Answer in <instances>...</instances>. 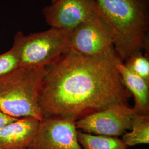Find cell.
I'll return each instance as SVG.
<instances>
[{"label":"cell","mask_w":149,"mask_h":149,"mask_svg":"<svg viewBox=\"0 0 149 149\" xmlns=\"http://www.w3.org/2000/svg\"><path fill=\"white\" fill-rule=\"evenodd\" d=\"M116 52L88 57L68 49L45 67L39 105L43 119L77 120L118 103H126L130 93L117 68Z\"/></svg>","instance_id":"6da1fadb"},{"label":"cell","mask_w":149,"mask_h":149,"mask_svg":"<svg viewBox=\"0 0 149 149\" xmlns=\"http://www.w3.org/2000/svg\"><path fill=\"white\" fill-rule=\"evenodd\" d=\"M113 34L114 48L123 62L133 54L149 52V0H96Z\"/></svg>","instance_id":"7a4b0ae2"},{"label":"cell","mask_w":149,"mask_h":149,"mask_svg":"<svg viewBox=\"0 0 149 149\" xmlns=\"http://www.w3.org/2000/svg\"><path fill=\"white\" fill-rule=\"evenodd\" d=\"M45 67L18 68L0 76V112L15 118L43 120L39 105Z\"/></svg>","instance_id":"3957f363"},{"label":"cell","mask_w":149,"mask_h":149,"mask_svg":"<svg viewBox=\"0 0 149 149\" xmlns=\"http://www.w3.org/2000/svg\"><path fill=\"white\" fill-rule=\"evenodd\" d=\"M71 32L50 27L47 31L14 36L11 48L17 56L19 68L46 67L69 49Z\"/></svg>","instance_id":"277c9868"},{"label":"cell","mask_w":149,"mask_h":149,"mask_svg":"<svg viewBox=\"0 0 149 149\" xmlns=\"http://www.w3.org/2000/svg\"><path fill=\"white\" fill-rule=\"evenodd\" d=\"M69 49L88 57L104 56L116 52L112 31L98 8L71 32Z\"/></svg>","instance_id":"5b68a950"},{"label":"cell","mask_w":149,"mask_h":149,"mask_svg":"<svg viewBox=\"0 0 149 149\" xmlns=\"http://www.w3.org/2000/svg\"><path fill=\"white\" fill-rule=\"evenodd\" d=\"M135 113L126 103H118L76 120V127L86 133L117 137L131 129Z\"/></svg>","instance_id":"8992f818"},{"label":"cell","mask_w":149,"mask_h":149,"mask_svg":"<svg viewBox=\"0 0 149 149\" xmlns=\"http://www.w3.org/2000/svg\"><path fill=\"white\" fill-rule=\"evenodd\" d=\"M76 119L48 117L40 122L28 149H83L77 136Z\"/></svg>","instance_id":"52a82bcc"},{"label":"cell","mask_w":149,"mask_h":149,"mask_svg":"<svg viewBox=\"0 0 149 149\" xmlns=\"http://www.w3.org/2000/svg\"><path fill=\"white\" fill-rule=\"evenodd\" d=\"M97 11L96 0H57L45 6L42 15L50 27L72 32Z\"/></svg>","instance_id":"ba28073f"},{"label":"cell","mask_w":149,"mask_h":149,"mask_svg":"<svg viewBox=\"0 0 149 149\" xmlns=\"http://www.w3.org/2000/svg\"><path fill=\"white\" fill-rule=\"evenodd\" d=\"M40 121L22 118L0 128V149H27L37 133Z\"/></svg>","instance_id":"9c48e42d"},{"label":"cell","mask_w":149,"mask_h":149,"mask_svg":"<svg viewBox=\"0 0 149 149\" xmlns=\"http://www.w3.org/2000/svg\"><path fill=\"white\" fill-rule=\"evenodd\" d=\"M117 68L123 85L134 96L135 112L149 115V84L129 70L121 60L118 62Z\"/></svg>","instance_id":"30bf717a"},{"label":"cell","mask_w":149,"mask_h":149,"mask_svg":"<svg viewBox=\"0 0 149 149\" xmlns=\"http://www.w3.org/2000/svg\"><path fill=\"white\" fill-rule=\"evenodd\" d=\"M126 145L133 146L149 143V116L134 114L129 132H126L122 139Z\"/></svg>","instance_id":"8fae6325"},{"label":"cell","mask_w":149,"mask_h":149,"mask_svg":"<svg viewBox=\"0 0 149 149\" xmlns=\"http://www.w3.org/2000/svg\"><path fill=\"white\" fill-rule=\"evenodd\" d=\"M77 139L83 149H127L122 139L114 136L96 135L77 130Z\"/></svg>","instance_id":"7c38bea8"},{"label":"cell","mask_w":149,"mask_h":149,"mask_svg":"<svg viewBox=\"0 0 149 149\" xmlns=\"http://www.w3.org/2000/svg\"><path fill=\"white\" fill-rule=\"evenodd\" d=\"M124 64L129 70L149 84V59L148 55L140 51L132 54Z\"/></svg>","instance_id":"4fadbf2b"},{"label":"cell","mask_w":149,"mask_h":149,"mask_svg":"<svg viewBox=\"0 0 149 149\" xmlns=\"http://www.w3.org/2000/svg\"><path fill=\"white\" fill-rule=\"evenodd\" d=\"M18 68L17 56L12 48L5 53L0 54V76Z\"/></svg>","instance_id":"5bb4252c"},{"label":"cell","mask_w":149,"mask_h":149,"mask_svg":"<svg viewBox=\"0 0 149 149\" xmlns=\"http://www.w3.org/2000/svg\"><path fill=\"white\" fill-rule=\"evenodd\" d=\"M16 119H17V118L11 117L0 112V128L3 127L8 123L16 120Z\"/></svg>","instance_id":"9a60e30c"},{"label":"cell","mask_w":149,"mask_h":149,"mask_svg":"<svg viewBox=\"0 0 149 149\" xmlns=\"http://www.w3.org/2000/svg\"><path fill=\"white\" fill-rule=\"evenodd\" d=\"M57 0H50V1H51V3H54L55 2H56Z\"/></svg>","instance_id":"2e32d148"},{"label":"cell","mask_w":149,"mask_h":149,"mask_svg":"<svg viewBox=\"0 0 149 149\" xmlns=\"http://www.w3.org/2000/svg\"></svg>","instance_id":"e0dca14e"}]
</instances>
